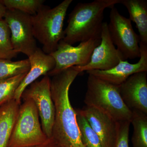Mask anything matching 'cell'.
<instances>
[{"label": "cell", "mask_w": 147, "mask_h": 147, "mask_svg": "<svg viewBox=\"0 0 147 147\" xmlns=\"http://www.w3.org/2000/svg\"><path fill=\"white\" fill-rule=\"evenodd\" d=\"M120 0H95L78 3L69 14L67 26L64 30V42L72 45L100 36L104 11L111 8Z\"/></svg>", "instance_id": "obj_2"}, {"label": "cell", "mask_w": 147, "mask_h": 147, "mask_svg": "<svg viewBox=\"0 0 147 147\" xmlns=\"http://www.w3.org/2000/svg\"><path fill=\"white\" fill-rule=\"evenodd\" d=\"M100 36H99L81 42L77 46H72L63 40H61L56 50L50 54L55 60L56 65L47 75L55 76L69 67L86 65L90 60L94 50L100 44Z\"/></svg>", "instance_id": "obj_7"}, {"label": "cell", "mask_w": 147, "mask_h": 147, "mask_svg": "<svg viewBox=\"0 0 147 147\" xmlns=\"http://www.w3.org/2000/svg\"><path fill=\"white\" fill-rule=\"evenodd\" d=\"M50 77L45 75L40 81L32 83L21 96L24 100L31 99L36 106L40 117L42 130L47 138L52 137L55 110L52 99Z\"/></svg>", "instance_id": "obj_9"}, {"label": "cell", "mask_w": 147, "mask_h": 147, "mask_svg": "<svg viewBox=\"0 0 147 147\" xmlns=\"http://www.w3.org/2000/svg\"><path fill=\"white\" fill-rule=\"evenodd\" d=\"M100 139L102 147H115L118 123L97 108L86 105L78 110Z\"/></svg>", "instance_id": "obj_13"}, {"label": "cell", "mask_w": 147, "mask_h": 147, "mask_svg": "<svg viewBox=\"0 0 147 147\" xmlns=\"http://www.w3.org/2000/svg\"><path fill=\"white\" fill-rule=\"evenodd\" d=\"M130 123L129 121L118 123L117 134L115 147H129V134Z\"/></svg>", "instance_id": "obj_23"}, {"label": "cell", "mask_w": 147, "mask_h": 147, "mask_svg": "<svg viewBox=\"0 0 147 147\" xmlns=\"http://www.w3.org/2000/svg\"><path fill=\"white\" fill-rule=\"evenodd\" d=\"M125 104L130 110L147 114V72L131 75L119 86Z\"/></svg>", "instance_id": "obj_12"}, {"label": "cell", "mask_w": 147, "mask_h": 147, "mask_svg": "<svg viewBox=\"0 0 147 147\" xmlns=\"http://www.w3.org/2000/svg\"><path fill=\"white\" fill-rule=\"evenodd\" d=\"M18 54L12 45L9 28L3 19L0 21V59L11 60Z\"/></svg>", "instance_id": "obj_20"}, {"label": "cell", "mask_w": 147, "mask_h": 147, "mask_svg": "<svg viewBox=\"0 0 147 147\" xmlns=\"http://www.w3.org/2000/svg\"><path fill=\"white\" fill-rule=\"evenodd\" d=\"M30 67L29 59L13 61L0 59V80L28 73Z\"/></svg>", "instance_id": "obj_18"}, {"label": "cell", "mask_w": 147, "mask_h": 147, "mask_svg": "<svg viewBox=\"0 0 147 147\" xmlns=\"http://www.w3.org/2000/svg\"><path fill=\"white\" fill-rule=\"evenodd\" d=\"M8 25L13 48L29 57L36 50L31 15L14 9H7L3 18Z\"/></svg>", "instance_id": "obj_8"}, {"label": "cell", "mask_w": 147, "mask_h": 147, "mask_svg": "<svg viewBox=\"0 0 147 147\" xmlns=\"http://www.w3.org/2000/svg\"><path fill=\"white\" fill-rule=\"evenodd\" d=\"M80 73L72 67L53 76L50 81L55 110L52 137L60 147H85L76 121V110L69 96L71 84Z\"/></svg>", "instance_id": "obj_1"}, {"label": "cell", "mask_w": 147, "mask_h": 147, "mask_svg": "<svg viewBox=\"0 0 147 147\" xmlns=\"http://www.w3.org/2000/svg\"><path fill=\"white\" fill-rule=\"evenodd\" d=\"M84 102L102 111L117 122H131L132 111L121 97L119 86L88 74Z\"/></svg>", "instance_id": "obj_4"}, {"label": "cell", "mask_w": 147, "mask_h": 147, "mask_svg": "<svg viewBox=\"0 0 147 147\" xmlns=\"http://www.w3.org/2000/svg\"><path fill=\"white\" fill-rule=\"evenodd\" d=\"M7 9H16L34 15L44 5L43 0H1Z\"/></svg>", "instance_id": "obj_22"}, {"label": "cell", "mask_w": 147, "mask_h": 147, "mask_svg": "<svg viewBox=\"0 0 147 147\" xmlns=\"http://www.w3.org/2000/svg\"><path fill=\"white\" fill-rule=\"evenodd\" d=\"M76 121L81 133V139L85 147H102L97 134L93 130L84 116L76 110Z\"/></svg>", "instance_id": "obj_19"}, {"label": "cell", "mask_w": 147, "mask_h": 147, "mask_svg": "<svg viewBox=\"0 0 147 147\" xmlns=\"http://www.w3.org/2000/svg\"><path fill=\"white\" fill-rule=\"evenodd\" d=\"M27 74L0 80V107L13 99L16 90Z\"/></svg>", "instance_id": "obj_21"}, {"label": "cell", "mask_w": 147, "mask_h": 147, "mask_svg": "<svg viewBox=\"0 0 147 147\" xmlns=\"http://www.w3.org/2000/svg\"><path fill=\"white\" fill-rule=\"evenodd\" d=\"M6 10L7 8L0 0V21L3 19Z\"/></svg>", "instance_id": "obj_24"}, {"label": "cell", "mask_w": 147, "mask_h": 147, "mask_svg": "<svg viewBox=\"0 0 147 147\" xmlns=\"http://www.w3.org/2000/svg\"><path fill=\"white\" fill-rule=\"evenodd\" d=\"M120 3L126 7L129 20L136 24L140 43L147 45V0H120Z\"/></svg>", "instance_id": "obj_15"}, {"label": "cell", "mask_w": 147, "mask_h": 147, "mask_svg": "<svg viewBox=\"0 0 147 147\" xmlns=\"http://www.w3.org/2000/svg\"><path fill=\"white\" fill-rule=\"evenodd\" d=\"M108 28L116 48L125 60L140 58V38L129 18L122 15L115 6L111 8Z\"/></svg>", "instance_id": "obj_6"}, {"label": "cell", "mask_w": 147, "mask_h": 147, "mask_svg": "<svg viewBox=\"0 0 147 147\" xmlns=\"http://www.w3.org/2000/svg\"><path fill=\"white\" fill-rule=\"evenodd\" d=\"M20 105L7 147H31L43 144L48 139L40 123L34 102L24 100Z\"/></svg>", "instance_id": "obj_5"}, {"label": "cell", "mask_w": 147, "mask_h": 147, "mask_svg": "<svg viewBox=\"0 0 147 147\" xmlns=\"http://www.w3.org/2000/svg\"><path fill=\"white\" fill-rule=\"evenodd\" d=\"M100 38V44L94 50L89 63L83 66H74L80 73L92 70H108L115 66L121 61L125 60L113 43L107 22L102 24Z\"/></svg>", "instance_id": "obj_10"}, {"label": "cell", "mask_w": 147, "mask_h": 147, "mask_svg": "<svg viewBox=\"0 0 147 147\" xmlns=\"http://www.w3.org/2000/svg\"><path fill=\"white\" fill-rule=\"evenodd\" d=\"M28 59L30 64V70L16 90L13 98L19 105L21 104V96L24 90L40 76L47 75L55 68L56 65L54 58L38 47Z\"/></svg>", "instance_id": "obj_14"}, {"label": "cell", "mask_w": 147, "mask_h": 147, "mask_svg": "<svg viewBox=\"0 0 147 147\" xmlns=\"http://www.w3.org/2000/svg\"><path fill=\"white\" fill-rule=\"evenodd\" d=\"M20 105L13 99L0 107V147H7Z\"/></svg>", "instance_id": "obj_16"}, {"label": "cell", "mask_w": 147, "mask_h": 147, "mask_svg": "<svg viewBox=\"0 0 147 147\" xmlns=\"http://www.w3.org/2000/svg\"><path fill=\"white\" fill-rule=\"evenodd\" d=\"M72 0H65L54 8L43 5L31 16L35 38L42 45V50L50 55L64 37V22Z\"/></svg>", "instance_id": "obj_3"}, {"label": "cell", "mask_w": 147, "mask_h": 147, "mask_svg": "<svg viewBox=\"0 0 147 147\" xmlns=\"http://www.w3.org/2000/svg\"><path fill=\"white\" fill-rule=\"evenodd\" d=\"M130 123L133 126L131 137L133 147H147V114L136 110H132Z\"/></svg>", "instance_id": "obj_17"}, {"label": "cell", "mask_w": 147, "mask_h": 147, "mask_svg": "<svg viewBox=\"0 0 147 147\" xmlns=\"http://www.w3.org/2000/svg\"><path fill=\"white\" fill-rule=\"evenodd\" d=\"M140 59L136 63L121 61L113 68L106 70H92L86 73L91 74L110 84L119 86L129 76L138 72H147V45L139 43Z\"/></svg>", "instance_id": "obj_11"}]
</instances>
